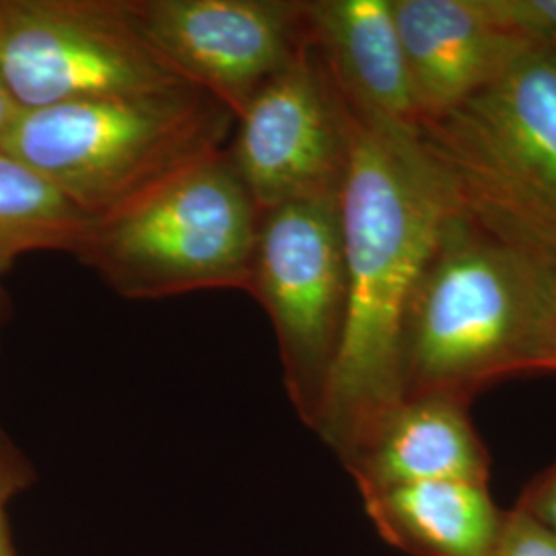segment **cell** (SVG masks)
<instances>
[{
    "label": "cell",
    "instance_id": "cell-1",
    "mask_svg": "<svg viewBox=\"0 0 556 556\" xmlns=\"http://www.w3.org/2000/svg\"><path fill=\"white\" fill-rule=\"evenodd\" d=\"M355 119L340 194L349 307L316 433L346 466L400 402V337L452 192L418 130Z\"/></svg>",
    "mask_w": 556,
    "mask_h": 556
},
{
    "label": "cell",
    "instance_id": "cell-2",
    "mask_svg": "<svg viewBox=\"0 0 556 556\" xmlns=\"http://www.w3.org/2000/svg\"><path fill=\"white\" fill-rule=\"evenodd\" d=\"M556 374V266L454 208L400 337L402 400L466 406L505 379Z\"/></svg>",
    "mask_w": 556,
    "mask_h": 556
},
{
    "label": "cell",
    "instance_id": "cell-3",
    "mask_svg": "<svg viewBox=\"0 0 556 556\" xmlns=\"http://www.w3.org/2000/svg\"><path fill=\"white\" fill-rule=\"evenodd\" d=\"M233 126L217 98L179 85L21 110L0 147L98 220L225 151Z\"/></svg>",
    "mask_w": 556,
    "mask_h": 556
},
{
    "label": "cell",
    "instance_id": "cell-4",
    "mask_svg": "<svg viewBox=\"0 0 556 556\" xmlns=\"http://www.w3.org/2000/svg\"><path fill=\"white\" fill-rule=\"evenodd\" d=\"M418 140L457 211L556 266V54L526 52Z\"/></svg>",
    "mask_w": 556,
    "mask_h": 556
},
{
    "label": "cell",
    "instance_id": "cell-5",
    "mask_svg": "<svg viewBox=\"0 0 556 556\" xmlns=\"http://www.w3.org/2000/svg\"><path fill=\"white\" fill-rule=\"evenodd\" d=\"M262 211L227 151L118 213L91 220L75 258L124 299L248 293Z\"/></svg>",
    "mask_w": 556,
    "mask_h": 556
},
{
    "label": "cell",
    "instance_id": "cell-6",
    "mask_svg": "<svg viewBox=\"0 0 556 556\" xmlns=\"http://www.w3.org/2000/svg\"><path fill=\"white\" fill-rule=\"evenodd\" d=\"M0 77L20 112L188 85L142 36L132 0H0Z\"/></svg>",
    "mask_w": 556,
    "mask_h": 556
},
{
    "label": "cell",
    "instance_id": "cell-7",
    "mask_svg": "<svg viewBox=\"0 0 556 556\" xmlns=\"http://www.w3.org/2000/svg\"><path fill=\"white\" fill-rule=\"evenodd\" d=\"M248 293L275 330L287 396L301 422L316 431L349 307L340 200L262 213Z\"/></svg>",
    "mask_w": 556,
    "mask_h": 556
},
{
    "label": "cell",
    "instance_id": "cell-8",
    "mask_svg": "<svg viewBox=\"0 0 556 556\" xmlns=\"http://www.w3.org/2000/svg\"><path fill=\"white\" fill-rule=\"evenodd\" d=\"M355 119L307 41L236 119L227 157L262 213L293 202L340 200Z\"/></svg>",
    "mask_w": 556,
    "mask_h": 556
},
{
    "label": "cell",
    "instance_id": "cell-9",
    "mask_svg": "<svg viewBox=\"0 0 556 556\" xmlns=\"http://www.w3.org/2000/svg\"><path fill=\"white\" fill-rule=\"evenodd\" d=\"M142 36L236 116L307 41L305 0H132Z\"/></svg>",
    "mask_w": 556,
    "mask_h": 556
},
{
    "label": "cell",
    "instance_id": "cell-10",
    "mask_svg": "<svg viewBox=\"0 0 556 556\" xmlns=\"http://www.w3.org/2000/svg\"><path fill=\"white\" fill-rule=\"evenodd\" d=\"M418 124L497 80L526 50L486 20L478 0H394Z\"/></svg>",
    "mask_w": 556,
    "mask_h": 556
},
{
    "label": "cell",
    "instance_id": "cell-11",
    "mask_svg": "<svg viewBox=\"0 0 556 556\" xmlns=\"http://www.w3.org/2000/svg\"><path fill=\"white\" fill-rule=\"evenodd\" d=\"M305 21L355 118L418 130L394 0H305Z\"/></svg>",
    "mask_w": 556,
    "mask_h": 556
},
{
    "label": "cell",
    "instance_id": "cell-12",
    "mask_svg": "<svg viewBox=\"0 0 556 556\" xmlns=\"http://www.w3.org/2000/svg\"><path fill=\"white\" fill-rule=\"evenodd\" d=\"M468 408L450 397L402 400L344 466L358 495L433 480L491 482V456Z\"/></svg>",
    "mask_w": 556,
    "mask_h": 556
},
{
    "label": "cell",
    "instance_id": "cell-13",
    "mask_svg": "<svg viewBox=\"0 0 556 556\" xmlns=\"http://www.w3.org/2000/svg\"><path fill=\"white\" fill-rule=\"evenodd\" d=\"M379 536L410 556H491L505 509L491 482L433 480L365 495Z\"/></svg>",
    "mask_w": 556,
    "mask_h": 556
},
{
    "label": "cell",
    "instance_id": "cell-14",
    "mask_svg": "<svg viewBox=\"0 0 556 556\" xmlns=\"http://www.w3.org/2000/svg\"><path fill=\"white\" fill-rule=\"evenodd\" d=\"M91 219L0 147V282L34 252L77 254Z\"/></svg>",
    "mask_w": 556,
    "mask_h": 556
},
{
    "label": "cell",
    "instance_id": "cell-15",
    "mask_svg": "<svg viewBox=\"0 0 556 556\" xmlns=\"http://www.w3.org/2000/svg\"><path fill=\"white\" fill-rule=\"evenodd\" d=\"M501 34L530 52L556 54V0H478Z\"/></svg>",
    "mask_w": 556,
    "mask_h": 556
},
{
    "label": "cell",
    "instance_id": "cell-16",
    "mask_svg": "<svg viewBox=\"0 0 556 556\" xmlns=\"http://www.w3.org/2000/svg\"><path fill=\"white\" fill-rule=\"evenodd\" d=\"M491 556H556V534L514 505L503 514Z\"/></svg>",
    "mask_w": 556,
    "mask_h": 556
},
{
    "label": "cell",
    "instance_id": "cell-17",
    "mask_svg": "<svg viewBox=\"0 0 556 556\" xmlns=\"http://www.w3.org/2000/svg\"><path fill=\"white\" fill-rule=\"evenodd\" d=\"M36 478L31 462L0 427V556H17L11 536L9 505Z\"/></svg>",
    "mask_w": 556,
    "mask_h": 556
},
{
    "label": "cell",
    "instance_id": "cell-18",
    "mask_svg": "<svg viewBox=\"0 0 556 556\" xmlns=\"http://www.w3.org/2000/svg\"><path fill=\"white\" fill-rule=\"evenodd\" d=\"M516 507L530 514L556 534V462L523 486Z\"/></svg>",
    "mask_w": 556,
    "mask_h": 556
},
{
    "label": "cell",
    "instance_id": "cell-19",
    "mask_svg": "<svg viewBox=\"0 0 556 556\" xmlns=\"http://www.w3.org/2000/svg\"><path fill=\"white\" fill-rule=\"evenodd\" d=\"M17 114H20V108L11 98V93L7 91L2 77H0V140L11 128V124H13V119L17 118Z\"/></svg>",
    "mask_w": 556,
    "mask_h": 556
},
{
    "label": "cell",
    "instance_id": "cell-20",
    "mask_svg": "<svg viewBox=\"0 0 556 556\" xmlns=\"http://www.w3.org/2000/svg\"><path fill=\"white\" fill-rule=\"evenodd\" d=\"M9 318H11V298H9L7 289L0 282V337H2L4 326L9 324Z\"/></svg>",
    "mask_w": 556,
    "mask_h": 556
}]
</instances>
